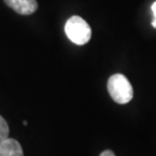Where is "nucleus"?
I'll use <instances>...</instances> for the list:
<instances>
[{"instance_id": "f257e3e1", "label": "nucleus", "mask_w": 156, "mask_h": 156, "mask_svg": "<svg viewBox=\"0 0 156 156\" xmlns=\"http://www.w3.org/2000/svg\"><path fill=\"white\" fill-rule=\"evenodd\" d=\"M108 90L111 98L117 104L125 105L132 101L134 92L128 78L123 74L117 73L110 77L108 81Z\"/></svg>"}, {"instance_id": "f03ea898", "label": "nucleus", "mask_w": 156, "mask_h": 156, "mask_svg": "<svg viewBox=\"0 0 156 156\" xmlns=\"http://www.w3.org/2000/svg\"><path fill=\"white\" fill-rule=\"evenodd\" d=\"M65 33L71 42L82 46L88 43L91 38V29L82 17L74 15L65 24Z\"/></svg>"}, {"instance_id": "7ed1b4c3", "label": "nucleus", "mask_w": 156, "mask_h": 156, "mask_svg": "<svg viewBox=\"0 0 156 156\" xmlns=\"http://www.w3.org/2000/svg\"><path fill=\"white\" fill-rule=\"evenodd\" d=\"M5 4L21 15L33 14L38 9L36 0H4Z\"/></svg>"}, {"instance_id": "20e7f679", "label": "nucleus", "mask_w": 156, "mask_h": 156, "mask_svg": "<svg viewBox=\"0 0 156 156\" xmlns=\"http://www.w3.org/2000/svg\"><path fill=\"white\" fill-rule=\"evenodd\" d=\"M0 156H24L20 142L15 139L7 138L0 144Z\"/></svg>"}, {"instance_id": "39448f33", "label": "nucleus", "mask_w": 156, "mask_h": 156, "mask_svg": "<svg viewBox=\"0 0 156 156\" xmlns=\"http://www.w3.org/2000/svg\"><path fill=\"white\" fill-rule=\"evenodd\" d=\"M9 135V127H8V123L5 121V119L2 116H0V144L6 140Z\"/></svg>"}, {"instance_id": "423d86ee", "label": "nucleus", "mask_w": 156, "mask_h": 156, "mask_svg": "<svg viewBox=\"0 0 156 156\" xmlns=\"http://www.w3.org/2000/svg\"><path fill=\"white\" fill-rule=\"evenodd\" d=\"M152 12H153V16H154L153 21H152V27L156 29V1L152 5Z\"/></svg>"}, {"instance_id": "0eeeda50", "label": "nucleus", "mask_w": 156, "mask_h": 156, "mask_svg": "<svg viewBox=\"0 0 156 156\" xmlns=\"http://www.w3.org/2000/svg\"><path fill=\"white\" fill-rule=\"evenodd\" d=\"M99 156H116V155H115V153L112 150H105Z\"/></svg>"}]
</instances>
